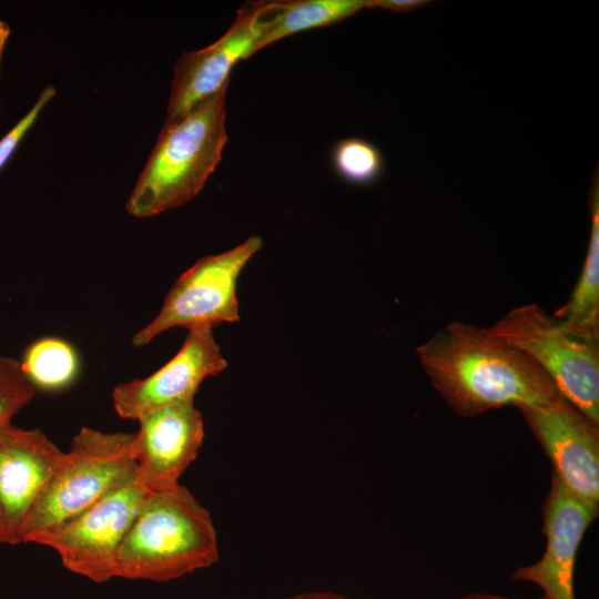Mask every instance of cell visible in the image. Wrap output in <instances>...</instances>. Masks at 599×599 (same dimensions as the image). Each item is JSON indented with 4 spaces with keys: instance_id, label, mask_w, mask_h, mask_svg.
I'll return each instance as SVG.
<instances>
[{
    "instance_id": "obj_16",
    "label": "cell",
    "mask_w": 599,
    "mask_h": 599,
    "mask_svg": "<svg viewBox=\"0 0 599 599\" xmlns=\"http://www.w3.org/2000/svg\"><path fill=\"white\" fill-rule=\"evenodd\" d=\"M20 366L35 390L53 393L74 383L80 370V359L69 342L49 336L27 347Z\"/></svg>"
},
{
    "instance_id": "obj_10",
    "label": "cell",
    "mask_w": 599,
    "mask_h": 599,
    "mask_svg": "<svg viewBox=\"0 0 599 599\" xmlns=\"http://www.w3.org/2000/svg\"><path fill=\"white\" fill-rule=\"evenodd\" d=\"M227 366L213 328L197 325L189 333L176 355L143 379L118 385L112 392L116 414L135 419L154 409L194 399L202 382L222 373Z\"/></svg>"
},
{
    "instance_id": "obj_7",
    "label": "cell",
    "mask_w": 599,
    "mask_h": 599,
    "mask_svg": "<svg viewBox=\"0 0 599 599\" xmlns=\"http://www.w3.org/2000/svg\"><path fill=\"white\" fill-rule=\"evenodd\" d=\"M148 490L135 475L67 522L28 542L53 549L69 571L102 583L114 578L115 556Z\"/></svg>"
},
{
    "instance_id": "obj_1",
    "label": "cell",
    "mask_w": 599,
    "mask_h": 599,
    "mask_svg": "<svg viewBox=\"0 0 599 599\" xmlns=\"http://www.w3.org/2000/svg\"><path fill=\"white\" fill-rule=\"evenodd\" d=\"M417 354L433 386L463 417L506 406L544 407L562 397L529 356L488 328L453 322Z\"/></svg>"
},
{
    "instance_id": "obj_14",
    "label": "cell",
    "mask_w": 599,
    "mask_h": 599,
    "mask_svg": "<svg viewBox=\"0 0 599 599\" xmlns=\"http://www.w3.org/2000/svg\"><path fill=\"white\" fill-rule=\"evenodd\" d=\"M589 206L591 230L587 255L570 298L554 316L569 332L582 338H599V185L591 183Z\"/></svg>"
},
{
    "instance_id": "obj_20",
    "label": "cell",
    "mask_w": 599,
    "mask_h": 599,
    "mask_svg": "<svg viewBox=\"0 0 599 599\" xmlns=\"http://www.w3.org/2000/svg\"><path fill=\"white\" fill-rule=\"evenodd\" d=\"M429 2L425 0H367L366 8H382L394 12H410Z\"/></svg>"
},
{
    "instance_id": "obj_22",
    "label": "cell",
    "mask_w": 599,
    "mask_h": 599,
    "mask_svg": "<svg viewBox=\"0 0 599 599\" xmlns=\"http://www.w3.org/2000/svg\"><path fill=\"white\" fill-rule=\"evenodd\" d=\"M9 34H10L9 26L6 22L0 21V65H1V60H2L3 51L6 48V43L9 38Z\"/></svg>"
},
{
    "instance_id": "obj_6",
    "label": "cell",
    "mask_w": 599,
    "mask_h": 599,
    "mask_svg": "<svg viewBox=\"0 0 599 599\" xmlns=\"http://www.w3.org/2000/svg\"><path fill=\"white\" fill-rule=\"evenodd\" d=\"M263 246L253 235L234 248L195 262L173 284L158 315L132 338L144 346L172 327H214L240 319L236 284L244 266Z\"/></svg>"
},
{
    "instance_id": "obj_15",
    "label": "cell",
    "mask_w": 599,
    "mask_h": 599,
    "mask_svg": "<svg viewBox=\"0 0 599 599\" xmlns=\"http://www.w3.org/2000/svg\"><path fill=\"white\" fill-rule=\"evenodd\" d=\"M367 0L271 1L253 54L287 35L337 23L366 8Z\"/></svg>"
},
{
    "instance_id": "obj_5",
    "label": "cell",
    "mask_w": 599,
    "mask_h": 599,
    "mask_svg": "<svg viewBox=\"0 0 599 599\" xmlns=\"http://www.w3.org/2000/svg\"><path fill=\"white\" fill-rule=\"evenodd\" d=\"M489 332L529 356L559 394L599 423V345L567 331L536 304L508 312Z\"/></svg>"
},
{
    "instance_id": "obj_23",
    "label": "cell",
    "mask_w": 599,
    "mask_h": 599,
    "mask_svg": "<svg viewBox=\"0 0 599 599\" xmlns=\"http://www.w3.org/2000/svg\"><path fill=\"white\" fill-rule=\"evenodd\" d=\"M460 599H510L501 596L488 595V593H471ZM542 599V598H540Z\"/></svg>"
},
{
    "instance_id": "obj_13",
    "label": "cell",
    "mask_w": 599,
    "mask_h": 599,
    "mask_svg": "<svg viewBox=\"0 0 599 599\" xmlns=\"http://www.w3.org/2000/svg\"><path fill=\"white\" fill-rule=\"evenodd\" d=\"M598 509L569 493L552 475L542 506L546 550L535 564L518 567L511 579L537 585L542 599H576L573 575L581 540Z\"/></svg>"
},
{
    "instance_id": "obj_9",
    "label": "cell",
    "mask_w": 599,
    "mask_h": 599,
    "mask_svg": "<svg viewBox=\"0 0 599 599\" xmlns=\"http://www.w3.org/2000/svg\"><path fill=\"white\" fill-rule=\"evenodd\" d=\"M271 1H247L230 29L213 44L184 52L175 62L166 120L177 119L229 85L233 67L253 55Z\"/></svg>"
},
{
    "instance_id": "obj_19",
    "label": "cell",
    "mask_w": 599,
    "mask_h": 599,
    "mask_svg": "<svg viewBox=\"0 0 599 599\" xmlns=\"http://www.w3.org/2000/svg\"><path fill=\"white\" fill-rule=\"evenodd\" d=\"M54 95V87L47 85L27 114L0 140V169L12 155L27 131L33 125L44 105Z\"/></svg>"
},
{
    "instance_id": "obj_11",
    "label": "cell",
    "mask_w": 599,
    "mask_h": 599,
    "mask_svg": "<svg viewBox=\"0 0 599 599\" xmlns=\"http://www.w3.org/2000/svg\"><path fill=\"white\" fill-rule=\"evenodd\" d=\"M64 453L40 429L19 428L11 423L0 432V528L6 544L21 542L23 524Z\"/></svg>"
},
{
    "instance_id": "obj_24",
    "label": "cell",
    "mask_w": 599,
    "mask_h": 599,
    "mask_svg": "<svg viewBox=\"0 0 599 599\" xmlns=\"http://www.w3.org/2000/svg\"><path fill=\"white\" fill-rule=\"evenodd\" d=\"M0 544H6L4 536L1 528H0Z\"/></svg>"
},
{
    "instance_id": "obj_21",
    "label": "cell",
    "mask_w": 599,
    "mask_h": 599,
    "mask_svg": "<svg viewBox=\"0 0 599 599\" xmlns=\"http://www.w3.org/2000/svg\"><path fill=\"white\" fill-rule=\"evenodd\" d=\"M285 599H354L333 592H305Z\"/></svg>"
},
{
    "instance_id": "obj_18",
    "label": "cell",
    "mask_w": 599,
    "mask_h": 599,
    "mask_svg": "<svg viewBox=\"0 0 599 599\" xmlns=\"http://www.w3.org/2000/svg\"><path fill=\"white\" fill-rule=\"evenodd\" d=\"M34 395L35 389L27 380L20 362L0 356V432Z\"/></svg>"
},
{
    "instance_id": "obj_2",
    "label": "cell",
    "mask_w": 599,
    "mask_h": 599,
    "mask_svg": "<svg viewBox=\"0 0 599 599\" xmlns=\"http://www.w3.org/2000/svg\"><path fill=\"white\" fill-rule=\"evenodd\" d=\"M219 560L209 510L183 485L148 493L118 549L114 578L165 582Z\"/></svg>"
},
{
    "instance_id": "obj_17",
    "label": "cell",
    "mask_w": 599,
    "mask_h": 599,
    "mask_svg": "<svg viewBox=\"0 0 599 599\" xmlns=\"http://www.w3.org/2000/svg\"><path fill=\"white\" fill-rule=\"evenodd\" d=\"M332 164L342 180L359 186L378 181L385 167L380 150L362 138L338 141L332 150Z\"/></svg>"
},
{
    "instance_id": "obj_4",
    "label": "cell",
    "mask_w": 599,
    "mask_h": 599,
    "mask_svg": "<svg viewBox=\"0 0 599 599\" xmlns=\"http://www.w3.org/2000/svg\"><path fill=\"white\" fill-rule=\"evenodd\" d=\"M134 437L82 427L27 517L21 542L67 522L131 479L136 471Z\"/></svg>"
},
{
    "instance_id": "obj_12",
    "label": "cell",
    "mask_w": 599,
    "mask_h": 599,
    "mask_svg": "<svg viewBox=\"0 0 599 599\" xmlns=\"http://www.w3.org/2000/svg\"><path fill=\"white\" fill-rule=\"evenodd\" d=\"M134 437L136 476L149 493L179 485L204 439V423L194 399L149 412L138 418Z\"/></svg>"
},
{
    "instance_id": "obj_3",
    "label": "cell",
    "mask_w": 599,
    "mask_h": 599,
    "mask_svg": "<svg viewBox=\"0 0 599 599\" xmlns=\"http://www.w3.org/2000/svg\"><path fill=\"white\" fill-rule=\"evenodd\" d=\"M225 85L184 115L165 120L126 202V212L152 217L184 205L203 189L227 141Z\"/></svg>"
},
{
    "instance_id": "obj_8",
    "label": "cell",
    "mask_w": 599,
    "mask_h": 599,
    "mask_svg": "<svg viewBox=\"0 0 599 599\" xmlns=\"http://www.w3.org/2000/svg\"><path fill=\"white\" fill-rule=\"evenodd\" d=\"M520 413L550 459L552 475L569 493L598 509L599 423L564 397Z\"/></svg>"
}]
</instances>
